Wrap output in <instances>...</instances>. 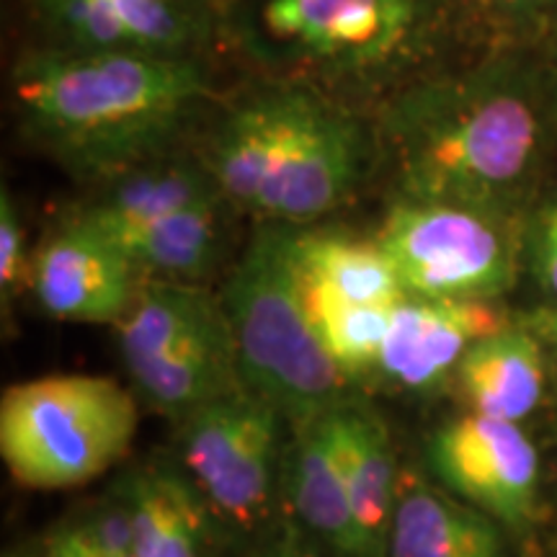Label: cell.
<instances>
[{
	"label": "cell",
	"mask_w": 557,
	"mask_h": 557,
	"mask_svg": "<svg viewBox=\"0 0 557 557\" xmlns=\"http://www.w3.org/2000/svg\"><path fill=\"white\" fill-rule=\"evenodd\" d=\"M205 94L189 62L137 50L34 54L13 83L29 135L90 176H116L150 160Z\"/></svg>",
	"instance_id": "6da1fadb"
},
{
	"label": "cell",
	"mask_w": 557,
	"mask_h": 557,
	"mask_svg": "<svg viewBox=\"0 0 557 557\" xmlns=\"http://www.w3.org/2000/svg\"><path fill=\"white\" fill-rule=\"evenodd\" d=\"M361 129L302 90L240 103L207 145L222 197L274 225L305 227L344 205L361 176Z\"/></svg>",
	"instance_id": "7a4b0ae2"
},
{
	"label": "cell",
	"mask_w": 557,
	"mask_h": 557,
	"mask_svg": "<svg viewBox=\"0 0 557 557\" xmlns=\"http://www.w3.org/2000/svg\"><path fill=\"white\" fill-rule=\"evenodd\" d=\"M387 135L403 197L487 209L532 169L540 122L517 90L434 88L403 101Z\"/></svg>",
	"instance_id": "3957f363"
},
{
	"label": "cell",
	"mask_w": 557,
	"mask_h": 557,
	"mask_svg": "<svg viewBox=\"0 0 557 557\" xmlns=\"http://www.w3.org/2000/svg\"><path fill=\"white\" fill-rule=\"evenodd\" d=\"M238 351L243 385L292 423L346 398L341 372L312 331L289 261V225L263 227L248 243L220 295Z\"/></svg>",
	"instance_id": "277c9868"
},
{
	"label": "cell",
	"mask_w": 557,
	"mask_h": 557,
	"mask_svg": "<svg viewBox=\"0 0 557 557\" xmlns=\"http://www.w3.org/2000/svg\"><path fill=\"white\" fill-rule=\"evenodd\" d=\"M137 400L101 374H47L3 389L0 457L18 485L70 491L107 475L137 436Z\"/></svg>",
	"instance_id": "5b68a950"
},
{
	"label": "cell",
	"mask_w": 557,
	"mask_h": 557,
	"mask_svg": "<svg viewBox=\"0 0 557 557\" xmlns=\"http://www.w3.org/2000/svg\"><path fill=\"white\" fill-rule=\"evenodd\" d=\"M116 341L139 398L176 421L246 387L225 308L199 284L139 282Z\"/></svg>",
	"instance_id": "8992f818"
},
{
	"label": "cell",
	"mask_w": 557,
	"mask_h": 557,
	"mask_svg": "<svg viewBox=\"0 0 557 557\" xmlns=\"http://www.w3.org/2000/svg\"><path fill=\"white\" fill-rule=\"evenodd\" d=\"M408 297L496 299L517 278V250L483 207L400 197L374 235Z\"/></svg>",
	"instance_id": "52a82bcc"
},
{
	"label": "cell",
	"mask_w": 557,
	"mask_h": 557,
	"mask_svg": "<svg viewBox=\"0 0 557 557\" xmlns=\"http://www.w3.org/2000/svg\"><path fill=\"white\" fill-rule=\"evenodd\" d=\"M274 403L248 387L194 410L181 423V459L189 480L230 524L250 529L274 496L282 423Z\"/></svg>",
	"instance_id": "ba28073f"
},
{
	"label": "cell",
	"mask_w": 557,
	"mask_h": 557,
	"mask_svg": "<svg viewBox=\"0 0 557 557\" xmlns=\"http://www.w3.org/2000/svg\"><path fill=\"white\" fill-rule=\"evenodd\" d=\"M426 457L451 493L487 517L524 527L537 511L540 455L517 423L478 413L457 418L431 434Z\"/></svg>",
	"instance_id": "9c48e42d"
},
{
	"label": "cell",
	"mask_w": 557,
	"mask_h": 557,
	"mask_svg": "<svg viewBox=\"0 0 557 557\" xmlns=\"http://www.w3.org/2000/svg\"><path fill=\"white\" fill-rule=\"evenodd\" d=\"M32 295L54 320L116 325L137 295V269L99 230L73 218L39 243Z\"/></svg>",
	"instance_id": "30bf717a"
},
{
	"label": "cell",
	"mask_w": 557,
	"mask_h": 557,
	"mask_svg": "<svg viewBox=\"0 0 557 557\" xmlns=\"http://www.w3.org/2000/svg\"><path fill=\"white\" fill-rule=\"evenodd\" d=\"M511 325L493 299L406 297L393 312L377 372L395 387L423 393L451 377L470 346Z\"/></svg>",
	"instance_id": "8fae6325"
},
{
	"label": "cell",
	"mask_w": 557,
	"mask_h": 557,
	"mask_svg": "<svg viewBox=\"0 0 557 557\" xmlns=\"http://www.w3.org/2000/svg\"><path fill=\"white\" fill-rule=\"evenodd\" d=\"M267 29L297 50L333 62H377L416 24L413 0H269Z\"/></svg>",
	"instance_id": "7c38bea8"
},
{
	"label": "cell",
	"mask_w": 557,
	"mask_h": 557,
	"mask_svg": "<svg viewBox=\"0 0 557 557\" xmlns=\"http://www.w3.org/2000/svg\"><path fill=\"white\" fill-rule=\"evenodd\" d=\"M289 261L302 299L398 308L408 297L393 261L374 238L289 225Z\"/></svg>",
	"instance_id": "4fadbf2b"
},
{
	"label": "cell",
	"mask_w": 557,
	"mask_h": 557,
	"mask_svg": "<svg viewBox=\"0 0 557 557\" xmlns=\"http://www.w3.org/2000/svg\"><path fill=\"white\" fill-rule=\"evenodd\" d=\"M341 470H344L354 519L369 557L380 553L389 537L400 475L387 426L377 410L344 400L329 410Z\"/></svg>",
	"instance_id": "5bb4252c"
},
{
	"label": "cell",
	"mask_w": 557,
	"mask_h": 557,
	"mask_svg": "<svg viewBox=\"0 0 557 557\" xmlns=\"http://www.w3.org/2000/svg\"><path fill=\"white\" fill-rule=\"evenodd\" d=\"M472 413L519 423L545 395V344L524 323L478 341L451 372Z\"/></svg>",
	"instance_id": "9a60e30c"
},
{
	"label": "cell",
	"mask_w": 557,
	"mask_h": 557,
	"mask_svg": "<svg viewBox=\"0 0 557 557\" xmlns=\"http://www.w3.org/2000/svg\"><path fill=\"white\" fill-rule=\"evenodd\" d=\"M287 459V487L299 519L338 553L369 557L333 447L329 410L295 423Z\"/></svg>",
	"instance_id": "2e32d148"
},
{
	"label": "cell",
	"mask_w": 557,
	"mask_h": 557,
	"mask_svg": "<svg viewBox=\"0 0 557 557\" xmlns=\"http://www.w3.org/2000/svg\"><path fill=\"white\" fill-rule=\"evenodd\" d=\"M387 542L389 557H500V534L485 511L403 475Z\"/></svg>",
	"instance_id": "e0dca14e"
},
{
	"label": "cell",
	"mask_w": 557,
	"mask_h": 557,
	"mask_svg": "<svg viewBox=\"0 0 557 557\" xmlns=\"http://www.w3.org/2000/svg\"><path fill=\"white\" fill-rule=\"evenodd\" d=\"M212 199L225 197L207 165H194L186 160H145L135 169L116 173L114 186L75 218L99 230L103 238L116 240L165 214Z\"/></svg>",
	"instance_id": "ac0fdd59"
},
{
	"label": "cell",
	"mask_w": 557,
	"mask_h": 557,
	"mask_svg": "<svg viewBox=\"0 0 557 557\" xmlns=\"http://www.w3.org/2000/svg\"><path fill=\"white\" fill-rule=\"evenodd\" d=\"M45 5L78 50L176 54L189 29L178 0H45Z\"/></svg>",
	"instance_id": "d6986e66"
},
{
	"label": "cell",
	"mask_w": 557,
	"mask_h": 557,
	"mask_svg": "<svg viewBox=\"0 0 557 557\" xmlns=\"http://www.w3.org/2000/svg\"><path fill=\"white\" fill-rule=\"evenodd\" d=\"M120 498L135 521L137 557H205L207 504L191 480L152 468L124 478Z\"/></svg>",
	"instance_id": "ffe728a7"
},
{
	"label": "cell",
	"mask_w": 557,
	"mask_h": 557,
	"mask_svg": "<svg viewBox=\"0 0 557 557\" xmlns=\"http://www.w3.org/2000/svg\"><path fill=\"white\" fill-rule=\"evenodd\" d=\"M220 201L212 199L178 209L111 243L122 248L137 274L199 284L212 274L220 259Z\"/></svg>",
	"instance_id": "44dd1931"
},
{
	"label": "cell",
	"mask_w": 557,
	"mask_h": 557,
	"mask_svg": "<svg viewBox=\"0 0 557 557\" xmlns=\"http://www.w3.org/2000/svg\"><path fill=\"white\" fill-rule=\"evenodd\" d=\"M305 315L323 344L329 357L348 377L377 369L382 344H385L395 308H372V305H333L302 299Z\"/></svg>",
	"instance_id": "7402d4cb"
},
{
	"label": "cell",
	"mask_w": 557,
	"mask_h": 557,
	"mask_svg": "<svg viewBox=\"0 0 557 557\" xmlns=\"http://www.w3.org/2000/svg\"><path fill=\"white\" fill-rule=\"evenodd\" d=\"M32 259L26 250V233L21 225L18 209L13 205L11 194H0V299H3V312L11 305L32 292Z\"/></svg>",
	"instance_id": "603a6c76"
},
{
	"label": "cell",
	"mask_w": 557,
	"mask_h": 557,
	"mask_svg": "<svg viewBox=\"0 0 557 557\" xmlns=\"http://www.w3.org/2000/svg\"><path fill=\"white\" fill-rule=\"evenodd\" d=\"M83 532L94 540L101 553H129L135 549V521L124 500L116 496L111 504L96 508L88 519L78 521Z\"/></svg>",
	"instance_id": "cb8c5ba5"
},
{
	"label": "cell",
	"mask_w": 557,
	"mask_h": 557,
	"mask_svg": "<svg viewBox=\"0 0 557 557\" xmlns=\"http://www.w3.org/2000/svg\"><path fill=\"white\" fill-rule=\"evenodd\" d=\"M534 269H537L542 287L557 302V201L540 220L537 240H534Z\"/></svg>",
	"instance_id": "d4e9b609"
},
{
	"label": "cell",
	"mask_w": 557,
	"mask_h": 557,
	"mask_svg": "<svg viewBox=\"0 0 557 557\" xmlns=\"http://www.w3.org/2000/svg\"><path fill=\"white\" fill-rule=\"evenodd\" d=\"M45 557H103V553L78 527V521H73L70 527L54 529L45 540Z\"/></svg>",
	"instance_id": "484cf974"
},
{
	"label": "cell",
	"mask_w": 557,
	"mask_h": 557,
	"mask_svg": "<svg viewBox=\"0 0 557 557\" xmlns=\"http://www.w3.org/2000/svg\"><path fill=\"white\" fill-rule=\"evenodd\" d=\"M529 331L537 336L545 348L553 351V357L557 359V305L553 308H540L534 312H529V318L521 320Z\"/></svg>",
	"instance_id": "4316f807"
},
{
	"label": "cell",
	"mask_w": 557,
	"mask_h": 557,
	"mask_svg": "<svg viewBox=\"0 0 557 557\" xmlns=\"http://www.w3.org/2000/svg\"><path fill=\"white\" fill-rule=\"evenodd\" d=\"M485 3L496 5L500 11H511V13H532V11H542L555 5L557 0H485Z\"/></svg>",
	"instance_id": "83f0119b"
},
{
	"label": "cell",
	"mask_w": 557,
	"mask_h": 557,
	"mask_svg": "<svg viewBox=\"0 0 557 557\" xmlns=\"http://www.w3.org/2000/svg\"><path fill=\"white\" fill-rule=\"evenodd\" d=\"M259 557H320V555L312 553V549L292 545V542H284V545L271 547V549H267V553L259 555Z\"/></svg>",
	"instance_id": "f1b7e54d"
},
{
	"label": "cell",
	"mask_w": 557,
	"mask_h": 557,
	"mask_svg": "<svg viewBox=\"0 0 557 557\" xmlns=\"http://www.w3.org/2000/svg\"><path fill=\"white\" fill-rule=\"evenodd\" d=\"M103 557H137L135 549H129V553H103Z\"/></svg>",
	"instance_id": "f546056e"
},
{
	"label": "cell",
	"mask_w": 557,
	"mask_h": 557,
	"mask_svg": "<svg viewBox=\"0 0 557 557\" xmlns=\"http://www.w3.org/2000/svg\"><path fill=\"white\" fill-rule=\"evenodd\" d=\"M9 557H21V555H9Z\"/></svg>",
	"instance_id": "4dcf8cb0"
}]
</instances>
